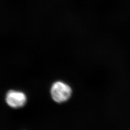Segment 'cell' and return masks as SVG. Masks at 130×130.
<instances>
[{
    "label": "cell",
    "instance_id": "1",
    "mask_svg": "<svg viewBox=\"0 0 130 130\" xmlns=\"http://www.w3.org/2000/svg\"><path fill=\"white\" fill-rule=\"evenodd\" d=\"M72 90L69 84L63 82L57 81L53 84L51 88L52 98L55 102L63 103L70 99Z\"/></svg>",
    "mask_w": 130,
    "mask_h": 130
},
{
    "label": "cell",
    "instance_id": "2",
    "mask_svg": "<svg viewBox=\"0 0 130 130\" xmlns=\"http://www.w3.org/2000/svg\"><path fill=\"white\" fill-rule=\"evenodd\" d=\"M6 102L9 107L19 108L23 107L27 102V97L24 93L15 90H10L5 96Z\"/></svg>",
    "mask_w": 130,
    "mask_h": 130
}]
</instances>
